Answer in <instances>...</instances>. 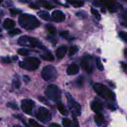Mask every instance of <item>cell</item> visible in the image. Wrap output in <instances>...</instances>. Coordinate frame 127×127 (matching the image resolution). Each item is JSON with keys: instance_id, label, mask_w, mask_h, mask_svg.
Listing matches in <instances>:
<instances>
[{"instance_id": "cell-1", "label": "cell", "mask_w": 127, "mask_h": 127, "mask_svg": "<svg viewBox=\"0 0 127 127\" xmlns=\"http://www.w3.org/2000/svg\"><path fill=\"white\" fill-rule=\"evenodd\" d=\"M20 26L27 30H32L39 27L40 22L35 16L28 14L20 15L18 18Z\"/></svg>"}, {"instance_id": "cell-2", "label": "cell", "mask_w": 127, "mask_h": 127, "mask_svg": "<svg viewBox=\"0 0 127 127\" xmlns=\"http://www.w3.org/2000/svg\"><path fill=\"white\" fill-rule=\"evenodd\" d=\"M93 88L95 91L102 98L110 99L111 100H114L115 99L114 93L105 86L100 83H96L93 85Z\"/></svg>"}, {"instance_id": "cell-3", "label": "cell", "mask_w": 127, "mask_h": 127, "mask_svg": "<svg viewBox=\"0 0 127 127\" xmlns=\"http://www.w3.org/2000/svg\"><path fill=\"white\" fill-rule=\"evenodd\" d=\"M40 62L39 60L36 57H28L21 62L19 64V66L23 69L29 71H34L39 67Z\"/></svg>"}, {"instance_id": "cell-4", "label": "cell", "mask_w": 127, "mask_h": 127, "mask_svg": "<svg viewBox=\"0 0 127 127\" xmlns=\"http://www.w3.org/2000/svg\"><path fill=\"white\" fill-rule=\"evenodd\" d=\"M18 43L21 45L26 46L29 47H37L39 48H44V47L39 40L36 38L27 37V36H21L18 39Z\"/></svg>"}, {"instance_id": "cell-5", "label": "cell", "mask_w": 127, "mask_h": 127, "mask_svg": "<svg viewBox=\"0 0 127 127\" xmlns=\"http://www.w3.org/2000/svg\"><path fill=\"white\" fill-rule=\"evenodd\" d=\"M45 94L50 100L57 102L61 99V91L59 87L55 84H50L47 87Z\"/></svg>"}, {"instance_id": "cell-6", "label": "cell", "mask_w": 127, "mask_h": 127, "mask_svg": "<svg viewBox=\"0 0 127 127\" xmlns=\"http://www.w3.org/2000/svg\"><path fill=\"white\" fill-rule=\"evenodd\" d=\"M41 76L46 81H51L57 78V70L52 66H46L42 69L41 71Z\"/></svg>"}, {"instance_id": "cell-7", "label": "cell", "mask_w": 127, "mask_h": 127, "mask_svg": "<svg viewBox=\"0 0 127 127\" xmlns=\"http://www.w3.org/2000/svg\"><path fill=\"white\" fill-rule=\"evenodd\" d=\"M66 97L67 99V104L68 108L73 115L78 116L81 114V106L78 103H77L73 98L71 96L69 93H66Z\"/></svg>"}, {"instance_id": "cell-8", "label": "cell", "mask_w": 127, "mask_h": 127, "mask_svg": "<svg viewBox=\"0 0 127 127\" xmlns=\"http://www.w3.org/2000/svg\"><path fill=\"white\" fill-rule=\"evenodd\" d=\"M36 117L42 123L49 122L52 119V115L48 110L44 107H40L36 112Z\"/></svg>"}, {"instance_id": "cell-9", "label": "cell", "mask_w": 127, "mask_h": 127, "mask_svg": "<svg viewBox=\"0 0 127 127\" xmlns=\"http://www.w3.org/2000/svg\"><path fill=\"white\" fill-rule=\"evenodd\" d=\"M81 66L87 73H91L93 70V59L90 56H87L83 58L81 61Z\"/></svg>"}, {"instance_id": "cell-10", "label": "cell", "mask_w": 127, "mask_h": 127, "mask_svg": "<svg viewBox=\"0 0 127 127\" xmlns=\"http://www.w3.org/2000/svg\"><path fill=\"white\" fill-rule=\"evenodd\" d=\"M34 107V102L31 99H24L21 102V109L22 111L27 115L31 114Z\"/></svg>"}, {"instance_id": "cell-11", "label": "cell", "mask_w": 127, "mask_h": 127, "mask_svg": "<svg viewBox=\"0 0 127 127\" xmlns=\"http://www.w3.org/2000/svg\"><path fill=\"white\" fill-rule=\"evenodd\" d=\"M52 19L54 21L56 22H63L65 19V15L62 11L59 10L54 11L52 13Z\"/></svg>"}, {"instance_id": "cell-12", "label": "cell", "mask_w": 127, "mask_h": 127, "mask_svg": "<svg viewBox=\"0 0 127 127\" xmlns=\"http://www.w3.org/2000/svg\"><path fill=\"white\" fill-rule=\"evenodd\" d=\"M79 72V67L76 64H72L68 67L67 73L68 75H75Z\"/></svg>"}, {"instance_id": "cell-13", "label": "cell", "mask_w": 127, "mask_h": 127, "mask_svg": "<svg viewBox=\"0 0 127 127\" xmlns=\"http://www.w3.org/2000/svg\"><path fill=\"white\" fill-rule=\"evenodd\" d=\"M67 48L64 46H62V47H59L57 48V51H56V57L58 59L61 60L64 57L65 55L66 54L67 52Z\"/></svg>"}, {"instance_id": "cell-14", "label": "cell", "mask_w": 127, "mask_h": 127, "mask_svg": "<svg viewBox=\"0 0 127 127\" xmlns=\"http://www.w3.org/2000/svg\"><path fill=\"white\" fill-rule=\"evenodd\" d=\"M91 109L93 112L98 114V113H100V112L102 110V105L100 102L97 101H93L92 102L91 104Z\"/></svg>"}, {"instance_id": "cell-15", "label": "cell", "mask_w": 127, "mask_h": 127, "mask_svg": "<svg viewBox=\"0 0 127 127\" xmlns=\"http://www.w3.org/2000/svg\"><path fill=\"white\" fill-rule=\"evenodd\" d=\"M15 24H16L13 20L7 18L4 21L3 24H2V27L5 29H12V27H14Z\"/></svg>"}, {"instance_id": "cell-16", "label": "cell", "mask_w": 127, "mask_h": 127, "mask_svg": "<svg viewBox=\"0 0 127 127\" xmlns=\"http://www.w3.org/2000/svg\"><path fill=\"white\" fill-rule=\"evenodd\" d=\"M94 120L96 124L98 126H101L105 122L104 117H103V115L101 113H98V114H97L95 115Z\"/></svg>"}, {"instance_id": "cell-17", "label": "cell", "mask_w": 127, "mask_h": 127, "mask_svg": "<svg viewBox=\"0 0 127 127\" xmlns=\"http://www.w3.org/2000/svg\"><path fill=\"white\" fill-rule=\"evenodd\" d=\"M37 15L39 17L42 19L45 20V21H50L51 20V17L50 14L48 12L44 11H40L37 12Z\"/></svg>"}, {"instance_id": "cell-18", "label": "cell", "mask_w": 127, "mask_h": 127, "mask_svg": "<svg viewBox=\"0 0 127 127\" xmlns=\"http://www.w3.org/2000/svg\"><path fill=\"white\" fill-rule=\"evenodd\" d=\"M105 6H107V8L109 9L111 12H115L117 11V5L115 4V2L113 1H106L105 2Z\"/></svg>"}, {"instance_id": "cell-19", "label": "cell", "mask_w": 127, "mask_h": 127, "mask_svg": "<svg viewBox=\"0 0 127 127\" xmlns=\"http://www.w3.org/2000/svg\"><path fill=\"white\" fill-rule=\"evenodd\" d=\"M57 109H58L59 112L61 113L62 115H65V116L68 115V111H67V109H65L64 105L61 102L58 103V104H57Z\"/></svg>"}, {"instance_id": "cell-20", "label": "cell", "mask_w": 127, "mask_h": 127, "mask_svg": "<svg viewBox=\"0 0 127 127\" xmlns=\"http://www.w3.org/2000/svg\"><path fill=\"white\" fill-rule=\"evenodd\" d=\"M41 57L43 60L49 61V62H52V61L54 60V57L53 55L51 52H47V53H44V54L41 55Z\"/></svg>"}, {"instance_id": "cell-21", "label": "cell", "mask_w": 127, "mask_h": 127, "mask_svg": "<svg viewBox=\"0 0 127 127\" xmlns=\"http://www.w3.org/2000/svg\"><path fill=\"white\" fill-rule=\"evenodd\" d=\"M46 28L47 29V32L52 35H56L57 33V30L56 27L54 26H52L51 24H47L46 25Z\"/></svg>"}, {"instance_id": "cell-22", "label": "cell", "mask_w": 127, "mask_h": 127, "mask_svg": "<svg viewBox=\"0 0 127 127\" xmlns=\"http://www.w3.org/2000/svg\"><path fill=\"white\" fill-rule=\"evenodd\" d=\"M68 3H70V4H72L73 7H82L84 4V2H82V1H68Z\"/></svg>"}, {"instance_id": "cell-23", "label": "cell", "mask_w": 127, "mask_h": 127, "mask_svg": "<svg viewBox=\"0 0 127 127\" xmlns=\"http://www.w3.org/2000/svg\"><path fill=\"white\" fill-rule=\"evenodd\" d=\"M78 50V47H76V46H73V47H72L70 48L69 52H68V55L70 57H72V56L74 55Z\"/></svg>"}, {"instance_id": "cell-24", "label": "cell", "mask_w": 127, "mask_h": 127, "mask_svg": "<svg viewBox=\"0 0 127 127\" xmlns=\"http://www.w3.org/2000/svg\"><path fill=\"white\" fill-rule=\"evenodd\" d=\"M96 65H97V68L98 69V70L100 71H103V69H104V67H103V65L102 64V62H101L100 59L99 58H96Z\"/></svg>"}, {"instance_id": "cell-25", "label": "cell", "mask_w": 127, "mask_h": 127, "mask_svg": "<svg viewBox=\"0 0 127 127\" xmlns=\"http://www.w3.org/2000/svg\"><path fill=\"white\" fill-rule=\"evenodd\" d=\"M17 53L21 56H26L29 55V51L25 48H20L17 50Z\"/></svg>"}, {"instance_id": "cell-26", "label": "cell", "mask_w": 127, "mask_h": 127, "mask_svg": "<svg viewBox=\"0 0 127 127\" xmlns=\"http://www.w3.org/2000/svg\"><path fill=\"white\" fill-rule=\"evenodd\" d=\"M29 123L30 125L32 127H44L42 126V125L39 124L37 122H36L34 120H33V119H30V120H29Z\"/></svg>"}, {"instance_id": "cell-27", "label": "cell", "mask_w": 127, "mask_h": 127, "mask_svg": "<svg viewBox=\"0 0 127 127\" xmlns=\"http://www.w3.org/2000/svg\"><path fill=\"white\" fill-rule=\"evenodd\" d=\"M21 31H20L19 29H14L11 30V31H9L8 33L9 35L11 36H14L16 35L19 34V33H21Z\"/></svg>"}, {"instance_id": "cell-28", "label": "cell", "mask_w": 127, "mask_h": 127, "mask_svg": "<svg viewBox=\"0 0 127 127\" xmlns=\"http://www.w3.org/2000/svg\"><path fill=\"white\" fill-rule=\"evenodd\" d=\"M91 12L93 15H94L95 17L98 20H100L101 18V16L100 15V13L98 12V11L97 9L94 8H91Z\"/></svg>"}, {"instance_id": "cell-29", "label": "cell", "mask_w": 127, "mask_h": 127, "mask_svg": "<svg viewBox=\"0 0 127 127\" xmlns=\"http://www.w3.org/2000/svg\"><path fill=\"white\" fill-rule=\"evenodd\" d=\"M62 125H63L64 127H70L72 123L69 119H64L62 120Z\"/></svg>"}, {"instance_id": "cell-30", "label": "cell", "mask_w": 127, "mask_h": 127, "mask_svg": "<svg viewBox=\"0 0 127 127\" xmlns=\"http://www.w3.org/2000/svg\"><path fill=\"white\" fill-rule=\"evenodd\" d=\"M12 85L16 89H19L21 86V82L18 79H14L12 81Z\"/></svg>"}, {"instance_id": "cell-31", "label": "cell", "mask_w": 127, "mask_h": 127, "mask_svg": "<svg viewBox=\"0 0 127 127\" xmlns=\"http://www.w3.org/2000/svg\"><path fill=\"white\" fill-rule=\"evenodd\" d=\"M7 107L11 108V109H13V110H18V106L16 103L14 102H8L6 104Z\"/></svg>"}, {"instance_id": "cell-32", "label": "cell", "mask_w": 127, "mask_h": 127, "mask_svg": "<svg viewBox=\"0 0 127 127\" xmlns=\"http://www.w3.org/2000/svg\"><path fill=\"white\" fill-rule=\"evenodd\" d=\"M21 12H22V11L20 9H10V14L12 16L19 14L21 13Z\"/></svg>"}, {"instance_id": "cell-33", "label": "cell", "mask_w": 127, "mask_h": 127, "mask_svg": "<svg viewBox=\"0 0 127 127\" xmlns=\"http://www.w3.org/2000/svg\"><path fill=\"white\" fill-rule=\"evenodd\" d=\"M119 36L122 39H123L125 42L127 43V33L124 32V31H122L119 33Z\"/></svg>"}, {"instance_id": "cell-34", "label": "cell", "mask_w": 127, "mask_h": 127, "mask_svg": "<svg viewBox=\"0 0 127 127\" xmlns=\"http://www.w3.org/2000/svg\"><path fill=\"white\" fill-rule=\"evenodd\" d=\"M1 62L4 63L8 64V63H11V60L9 57H3V58H1Z\"/></svg>"}, {"instance_id": "cell-35", "label": "cell", "mask_w": 127, "mask_h": 127, "mask_svg": "<svg viewBox=\"0 0 127 127\" xmlns=\"http://www.w3.org/2000/svg\"><path fill=\"white\" fill-rule=\"evenodd\" d=\"M83 78H82V76L79 77V78L77 79V84L78 86H82L83 84Z\"/></svg>"}, {"instance_id": "cell-36", "label": "cell", "mask_w": 127, "mask_h": 127, "mask_svg": "<svg viewBox=\"0 0 127 127\" xmlns=\"http://www.w3.org/2000/svg\"><path fill=\"white\" fill-rule=\"evenodd\" d=\"M42 6H43L44 7H46V9H52L53 8V7H54V6H53L52 5L49 4L47 2H42Z\"/></svg>"}, {"instance_id": "cell-37", "label": "cell", "mask_w": 127, "mask_h": 127, "mask_svg": "<svg viewBox=\"0 0 127 127\" xmlns=\"http://www.w3.org/2000/svg\"><path fill=\"white\" fill-rule=\"evenodd\" d=\"M73 127H80L78 120H77L76 117H75V115H73Z\"/></svg>"}, {"instance_id": "cell-38", "label": "cell", "mask_w": 127, "mask_h": 127, "mask_svg": "<svg viewBox=\"0 0 127 127\" xmlns=\"http://www.w3.org/2000/svg\"><path fill=\"white\" fill-rule=\"evenodd\" d=\"M68 31H62V32H60V35H61L62 37H64V38H66L67 36L68 35Z\"/></svg>"}, {"instance_id": "cell-39", "label": "cell", "mask_w": 127, "mask_h": 127, "mask_svg": "<svg viewBox=\"0 0 127 127\" xmlns=\"http://www.w3.org/2000/svg\"><path fill=\"white\" fill-rule=\"evenodd\" d=\"M30 7H31V8L36 9H38L39 8V7L38 5L36 4H34V3H31V4H30Z\"/></svg>"}, {"instance_id": "cell-40", "label": "cell", "mask_w": 127, "mask_h": 127, "mask_svg": "<svg viewBox=\"0 0 127 127\" xmlns=\"http://www.w3.org/2000/svg\"><path fill=\"white\" fill-rule=\"evenodd\" d=\"M23 80H24V81L25 82V83H27L30 81V78H29V76H23Z\"/></svg>"}, {"instance_id": "cell-41", "label": "cell", "mask_w": 127, "mask_h": 127, "mask_svg": "<svg viewBox=\"0 0 127 127\" xmlns=\"http://www.w3.org/2000/svg\"><path fill=\"white\" fill-rule=\"evenodd\" d=\"M48 127H61L60 126L59 124H56V123H52V124H50Z\"/></svg>"}, {"instance_id": "cell-42", "label": "cell", "mask_w": 127, "mask_h": 127, "mask_svg": "<svg viewBox=\"0 0 127 127\" xmlns=\"http://www.w3.org/2000/svg\"><path fill=\"white\" fill-rule=\"evenodd\" d=\"M39 99L40 101H41L42 102H43V103L44 102V103H46V104H48V102H47V100H46V99H45V98L42 97H39Z\"/></svg>"}, {"instance_id": "cell-43", "label": "cell", "mask_w": 127, "mask_h": 127, "mask_svg": "<svg viewBox=\"0 0 127 127\" xmlns=\"http://www.w3.org/2000/svg\"><path fill=\"white\" fill-rule=\"evenodd\" d=\"M18 59V58H17V57H12V60H17Z\"/></svg>"}, {"instance_id": "cell-44", "label": "cell", "mask_w": 127, "mask_h": 127, "mask_svg": "<svg viewBox=\"0 0 127 127\" xmlns=\"http://www.w3.org/2000/svg\"><path fill=\"white\" fill-rule=\"evenodd\" d=\"M122 24L123 25V26H125V27H127V23H122Z\"/></svg>"}, {"instance_id": "cell-45", "label": "cell", "mask_w": 127, "mask_h": 127, "mask_svg": "<svg viewBox=\"0 0 127 127\" xmlns=\"http://www.w3.org/2000/svg\"><path fill=\"white\" fill-rule=\"evenodd\" d=\"M125 55L127 57V48L125 50Z\"/></svg>"}, {"instance_id": "cell-46", "label": "cell", "mask_w": 127, "mask_h": 127, "mask_svg": "<svg viewBox=\"0 0 127 127\" xmlns=\"http://www.w3.org/2000/svg\"><path fill=\"white\" fill-rule=\"evenodd\" d=\"M123 66H124L125 68H127V64H123Z\"/></svg>"}, {"instance_id": "cell-47", "label": "cell", "mask_w": 127, "mask_h": 127, "mask_svg": "<svg viewBox=\"0 0 127 127\" xmlns=\"http://www.w3.org/2000/svg\"><path fill=\"white\" fill-rule=\"evenodd\" d=\"M13 127H21V126H19V125H14Z\"/></svg>"}, {"instance_id": "cell-48", "label": "cell", "mask_w": 127, "mask_h": 127, "mask_svg": "<svg viewBox=\"0 0 127 127\" xmlns=\"http://www.w3.org/2000/svg\"><path fill=\"white\" fill-rule=\"evenodd\" d=\"M1 2H2V1H0V4L1 3Z\"/></svg>"}, {"instance_id": "cell-49", "label": "cell", "mask_w": 127, "mask_h": 127, "mask_svg": "<svg viewBox=\"0 0 127 127\" xmlns=\"http://www.w3.org/2000/svg\"><path fill=\"white\" fill-rule=\"evenodd\" d=\"M1 28H0V32H1Z\"/></svg>"}]
</instances>
